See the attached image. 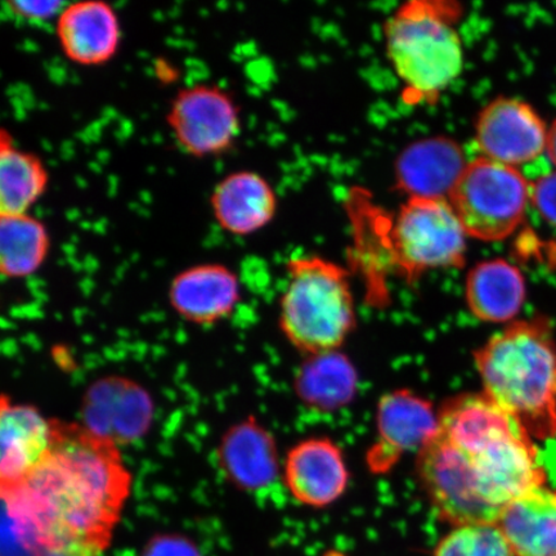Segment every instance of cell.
I'll return each mask as SVG.
<instances>
[{
  "mask_svg": "<svg viewBox=\"0 0 556 556\" xmlns=\"http://www.w3.org/2000/svg\"><path fill=\"white\" fill-rule=\"evenodd\" d=\"M54 26L62 53L79 66L106 65L122 45L119 16L102 0L66 3Z\"/></svg>",
  "mask_w": 556,
  "mask_h": 556,
  "instance_id": "obj_13",
  "label": "cell"
},
{
  "mask_svg": "<svg viewBox=\"0 0 556 556\" xmlns=\"http://www.w3.org/2000/svg\"><path fill=\"white\" fill-rule=\"evenodd\" d=\"M497 527L513 556H556V489L540 486L514 500Z\"/></svg>",
  "mask_w": 556,
  "mask_h": 556,
  "instance_id": "obj_19",
  "label": "cell"
},
{
  "mask_svg": "<svg viewBox=\"0 0 556 556\" xmlns=\"http://www.w3.org/2000/svg\"><path fill=\"white\" fill-rule=\"evenodd\" d=\"M483 393L533 441L556 437V342L544 318L514 321L475 353Z\"/></svg>",
  "mask_w": 556,
  "mask_h": 556,
  "instance_id": "obj_3",
  "label": "cell"
},
{
  "mask_svg": "<svg viewBox=\"0 0 556 556\" xmlns=\"http://www.w3.org/2000/svg\"><path fill=\"white\" fill-rule=\"evenodd\" d=\"M546 152L548 157H551L552 163L556 166V121L547 131Z\"/></svg>",
  "mask_w": 556,
  "mask_h": 556,
  "instance_id": "obj_28",
  "label": "cell"
},
{
  "mask_svg": "<svg viewBox=\"0 0 556 556\" xmlns=\"http://www.w3.org/2000/svg\"><path fill=\"white\" fill-rule=\"evenodd\" d=\"M288 273L280 303L283 336L308 357L337 352L356 326L346 270L318 256H303L289 262Z\"/></svg>",
  "mask_w": 556,
  "mask_h": 556,
  "instance_id": "obj_5",
  "label": "cell"
},
{
  "mask_svg": "<svg viewBox=\"0 0 556 556\" xmlns=\"http://www.w3.org/2000/svg\"><path fill=\"white\" fill-rule=\"evenodd\" d=\"M51 252L47 226L31 213L0 214V274L23 280L43 267Z\"/></svg>",
  "mask_w": 556,
  "mask_h": 556,
  "instance_id": "obj_22",
  "label": "cell"
},
{
  "mask_svg": "<svg viewBox=\"0 0 556 556\" xmlns=\"http://www.w3.org/2000/svg\"><path fill=\"white\" fill-rule=\"evenodd\" d=\"M9 7V11L13 17H16L25 23L41 24L48 23V21H54L59 18L62 10L65 9V2H48V0H41V2H16V0H10L5 2Z\"/></svg>",
  "mask_w": 556,
  "mask_h": 556,
  "instance_id": "obj_26",
  "label": "cell"
},
{
  "mask_svg": "<svg viewBox=\"0 0 556 556\" xmlns=\"http://www.w3.org/2000/svg\"><path fill=\"white\" fill-rule=\"evenodd\" d=\"M51 448L23 483L2 493L21 546L41 556H100L113 542L134 477L119 444L83 422L52 419Z\"/></svg>",
  "mask_w": 556,
  "mask_h": 556,
  "instance_id": "obj_1",
  "label": "cell"
},
{
  "mask_svg": "<svg viewBox=\"0 0 556 556\" xmlns=\"http://www.w3.org/2000/svg\"><path fill=\"white\" fill-rule=\"evenodd\" d=\"M323 556H348V555L342 552L330 551V552L324 554Z\"/></svg>",
  "mask_w": 556,
  "mask_h": 556,
  "instance_id": "obj_29",
  "label": "cell"
},
{
  "mask_svg": "<svg viewBox=\"0 0 556 556\" xmlns=\"http://www.w3.org/2000/svg\"><path fill=\"white\" fill-rule=\"evenodd\" d=\"M378 440L368 452L374 472H386L403 454H417L438 432V412L432 403L408 391L386 394L377 414Z\"/></svg>",
  "mask_w": 556,
  "mask_h": 556,
  "instance_id": "obj_10",
  "label": "cell"
},
{
  "mask_svg": "<svg viewBox=\"0 0 556 556\" xmlns=\"http://www.w3.org/2000/svg\"><path fill=\"white\" fill-rule=\"evenodd\" d=\"M154 419V403L137 382L109 378L90 387L83 406V420L92 432L116 444L138 440Z\"/></svg>",
  "mask_w": 556,
  "mask_h": 556,
  "instance_id": "obj_12",
  "label": "cell"
},
{
  "mask_svg": "<svg viewBox=\"0 0 556 556\" xmlns=\"http://www.w3.org/2000/svg\"><path fill=\"white\" fill-rule=\"evenodd\" d=\"M547 131L531 104L500 97L479 114L476 142L483 157L517 168L546 151Z\"/></svg>",
  "mask_w": 556,
  "mask_h": 556,
  "instance_id": "obj_9",
  "label": "cell"
},
{
  "mask_svg": "<svg viewBox=\"0 0 556 556\" xmlns=\"http://www.w3.org/2000/svg\"><path fill=\"white\" fill-rule=\"evenodd\" d=\"M283 479L298 503L315 509L330 506L348 485L342 451L326 438L298 443L285 460Z\"/></svg>",
  "mask_w": 556,
  "mask_h": 556,
  "instance_id": "obj_16",
  "label": "cell"
},
{
  "mask_svg": "<svg viewBox=\"0 0 556 556\" xmlns=\"http://www.w3.org/2000/svg\"><path fill=\"white\" fill-rule=\"evenodd\" d=\"M356 375L350 361L337 352L312 356L296 378V392L304 402L318 408H337L350 402Z\"/></svg>",
  "mask_w": 556,
  "mask_h": 556,
  "instance_id": "obj_23",
  "label": "cell"
},
{
  "mask_svg": "<svg viewBox=\"0 0 556 556\" xmlns=\"http://www.w3.org/2000/svg\"><path fill=\"white\" fill-rule=\"evenodd\" d=\"M531 190L518 168L481 156L468 163L448 201L468 238L502 241L523 224Z\"/></svg>",
  "mask_w": 556,
  "mask_h": 556,
  "instance_id": "obj_7",
  "label": "cell"
},
{
  "mask_svg": "<svg viewBox=\"0 0 556 556\" xmlns=\"http://www.w3.org/2000/svg\"><path fill=\"white\" fill-rule=\"evenodd\" d=\"M384 239V268L408 282L429 270L462 268L468 235L448 200L408 198Z\"/></svg>",
  "mask_w": 556,
  "mask_h": 556,
  "instance_id": "obj_6",
  "label": "cell"
},
{
  "mask_svg": "<svg viewBox=\"0 0 556 556\" xmlns=\"http://www.w3.org/2000/svg\"><path fill=\"white\" fill-rule=\"evenodd\" d=\"M215 222L229 235L260 232L275 218L277 198L268 180L252 170H239L222 178L211 194Z\"/></svg>",
  "mask_w": 556,
  "mask_h": 556,
  "instance_id": "obj_18",
  "label": "cell"
},
{
  "mask_svg": "<svg viewBox=\"0 0 556 556\" xmlns=\"http://www.w3.org/2000/svg\"><path fill=\"white\" fill-rule=\"evenodd\" d=\"M430 556H513L497 525L451 528Z\"/></svg>",
  "mask_w": 556,
  "mask_h": 556,
  "instance_id": "obj_24",
  "label": "cell"
},
{
  "mask_svg": "<svg viewBox=\"0 0 556 556\" xmlns=\"http://www.w3.org/2000/svg\"><path fill=\"white\" fill-rule=\"evenodd\" d=\"M531 203L548 224L556 226V172L538 179L532 186Z\"/></svg>",
  "mask_w": 556,
  "mask_h": 556,
  "instance_id": "obj_27",
  "label": "cell"
},
{
  "mask_svg": "<svg viewBox=\"0 0 556 556\" xmlns=\"http://www.w3.org/2000/svg\"><path fill=\"white\" fill-rule=\"evenodd\" d=\"M468 163L462 146L448 137L421 139L395 162V182L409 198L448 200Z\"/></svg>",
  "mask_w": 556,
  "mask_h": 556,
  "instance_id": "obj_15",
  "label": "cell"
},
{
  "mask_svg": "<svg viewBox=\"0 0 556 556\" xmlns=\"http://www.w3.org/2000/svg\"><path fill=\"white\" fill-rule=\"evenodd\" d=\"M138 556H203L197 542L185 534L162 533L151 538Z\"/></svg>",
  "mask_w": 556,
  "mask_h": 556,
  "instance_id": "obj_25",
  "label": "cell"
},
{
  "mask_svg": "<svg viewBox=\"0 0 556 556\" xmlns=\"http://www.w3.org/2000/svg\"><path fill=\"white\" fill-rule=\"evenodd\" d=\"M52 419L27 403L0 400V493L16 489L45 460L52 443Z\"/></svg>",
  "mask_w": 556,
  "mask_h": 556,
  "instance_id": "obj_11",
  "label": "cell"
},
{
  "mask_svg": "<svg viewBox=\"0 0 556 556\" xmlns=\"http://www.w3.org/2000/svg\"><path fill=\"white\" fill-rule=\"evenodd\" d=\"M451 2L414 0L386 25L387 52L395 73L416 99L434 102L463 72L462 39Z\"/></svg>",
  "mask_w": 556,
  "mask_h": 556,
  "instance_id": "obj_4",
  "label": "cell"
},
{
  "mask_svg": "<svg viewBox=\"0 0 556 556\" xmlns=\"http://www.w3.org/2000/svg\"><path fill=\"white\" fill-rule=\"evenodd\" d=\"M417 472L437 516L452 528L497 525L514 500L547 485L530 434L484 393L444 402Z\"/></svg>",
  "mask_w": 556,
  "mask_h": 556,
  "instance_id": "obj_2",
  "label": "cell"
},
{
  "mask_svg": "<svg viewBox=\"0 0 556 556\" xmlns=\"http://www.w3.org/2000/svg\"><path fill=\"white\" fill-rule=\"evenodd\" d=\"M50 185V173L37 154L17 148L9 131L0 134V214L30 213Z\"/></svg>",
  "mask_w": 556,
  "mask_h": 556,
  "instance_id": "obj_21",
  "label": "cell"
},
{
  "mask_svg": "<svg viewBox=\"0 0 556 556\" xmlns=\"http://www.w3.org/2000/svg\"><path fill=\"white\" fill-rule=\"evenodd\" d=\"M527 295L525 276L505 260L477 264L465 283V301L479 321L511 324L517 321Z\"/></svg>",
  "mask_w": 556,
  "mask_h": 556,
  "instance_id": "obj_20",
  "label": "cell"
},
{
  "mask_svg": "<svg viewBox=\"0 0 556 556\" xmlns=\"http://www.w3.org/2000/svg\"><path fill=\"white\" fill-rule=\"evenodd\" d=\"M217 462L227 481L241 491L266 489L280 475L275 438L253 416L222 435Z\"/></svg>",
  "mask_w": 556,
  "mask_h": 556,
  "instance_id": "obj_17",
  "label": "cell"
},
{
  "mask_svg": "<svg viewBox=\"0 0 556 556\" xmlns=\"http://www.w3.org/2000/svg\"><path fill=\"white\" fill-rule=\"evenodd\" d=\"M174 312L185 321L213 326L232 315L241 299L240 278L222 263H201L174 276L169 291Z\"/></svg>",
  "mask_w": 556,
  "mask_h": 556,
  "instance_id": "obj_14",
  "label": "cell"
},
{
  "mask_svg": "<svg viewBox=\"0 0 556 556\" xmlns=\"http://www.w3.org/2000/svg\"><path fill=\"white\" fill-rule=\"evenodd\" d=\"M166 123L185 154L207 159L226 154L241 134V114L231 93L218 86L197 85L178 90Z\"/></svg>",
  "mask_w": 556,
  "mask_h": 556,
  "instance_id": "obj_8",
  "label": "cell"
}]
</instances>
